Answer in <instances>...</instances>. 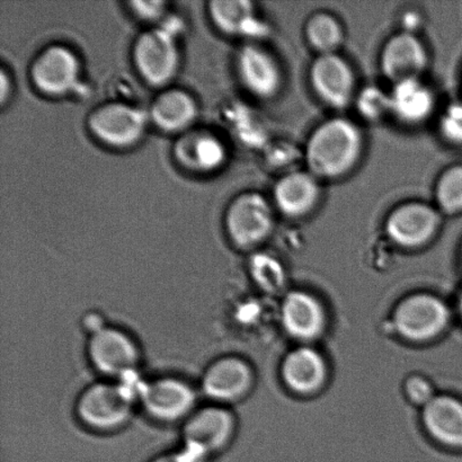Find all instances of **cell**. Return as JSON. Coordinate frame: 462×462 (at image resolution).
<instances>
[{
  "label": "cell",
  "mask_w": 462,
  "mask_h": 462,
  "mask_svg": "<svg viewBox=\"0 0 462 462\" xmlns=\"http://www.w3.org/2000/svg\"><path fill=\"white\" fill-rule=\"evenodd\" d=\"M235 425L234 415L223 405L200 407L183 423L185 448L191 456L216 455L230 442Z\"/></svg>",
  "instance_id": "277c9868"
},
{
  "label": "cell",
  "mask_w": 462,
  "mask_h": 462,
  "mask_svg": "<svg viewBox=\"0 0 462 462\" xmlns=\"http://www.w3.org/2000/svg\"><path fill=\"white\" fill-rule=\"evenodd\" d=\"M142 404L148 416L157 422L184 423L197 410V392L183 379L164 377L146 384Z\"/></svg>",
  "instance_id": "52a82bcc"
},
{
  "label": "cell",
  "mask_w": 462,
  "mask_h": 462,
  "mask_svg": "<svg viewBox=\"0 0 462 462\" xmlns=\"http://www.w3.org/2000/svg\"><path fill=\"white\" fill-rule=\"evenodd\" d=\"M197 113V103L191 95L182 89H170L152 103L151 117L158 128L178 133L192 124Z\"/></svg>",
  "instance_id": "e0dca14e"
},
{
  "label": "cell",
  "mask_w": 462,
  "mask_h": 462,
  "mask_svg": "<svg viewBox=\"0 0 462 462\" xmlns=\"http://www.w3.org/2000/svg\"><path fill=\"white\" fill-rule=\"evenodd\" d=\"M131 8L137 14V16L144 21H156L164 16L167 3L165 2H131Z\"/></svg>",
  "instance_id": "f1b7e54d"
},
{
  "label": "cell",
  "mask_w": 462,
  "mask_h": 462,
  "mask_svg": "<svg viewBox=\"0 0 462 462\" xmlns=\"http://www.w3.org/2000/svg\"><path fill=\"white\" fill-rule=\"evenodd\" d=\"M274 196L276 205L285 215L297 217L306 214L315 205L319 188L310 175L292 173L280 180Z\"/></svg>",
  "instance_id": "ffe728a7"
},
{
  "label": "cell",
  "mask_w": 462,
  "mask_h": 462,
  "mask_svg": "<svg viewBox=\"0 0 462 462\" xmlns=\"http://www.w3.org/2000/svg\"><path fill=\"white\" fill-rule=\"evenodd\" d=\"M209 13L215 25L227 34H243L252 31L254 8L247 0H214Z\"/></svg>",
  "instance_id": "603a6c76"
},
{
  "label": "cell",
  "mask_w": 462,
  "mask_h": 462,
  "mask_svg": "<svg viewBox=\"0 0 462 462\" xmlns=\"http://www.w3.org/2000/svg\"><path fill=\"white\" fill-rule=\"evenodd\" d=\"M316 92L330 106L342 107L350 101L353 75L350 67L333 53L323 54L311 68Z\"/></svg>",
  "instance_id": "7c38bea8"
},
{
  "label": "cell",
  "mask_w": 462,
  "mask_h": 462,
  "mask_svg": "<svg viewBox=\"0 0 462 462\" xmlns=\"http://www.w3.org/2000/svg\"><path fill=\"white\" fill-rule=\"evenodd\" d=\"M0 88H2L0 98H2V104H4L7 101L8 94L11 93V80L8 79L6 71L4 69L0 72Z\"/></svg>",
  "instance_id": "4dcf8cb0"
},
{
  "label": "cell",
  "mask_w": 462,
  "mask_h": 462,
  "mask_svg": "<svg viewBox=\"0 0 462 462\" xmlns=\"http://www.w3.org/2000/svg\"><path fill=\"white\" fill-rule=\"evenodd\" d=\"M439 205L447 212L462 209V167L457 166L443 174L438 184Z\"/></svg>",
  "instance_id": "d4e9b609"
},
{
  "label": "cell",
  "mask_w": 462,
  "mask_h": 462,
  "mask_svg": "<svg viewBox=\"0 0 462 462\" xmlns=\"http://www.w3.org/2000/svg\"><path fill=\"white\" fill-rule=\"evenodd\" d=\"M146 112L129 104L113 102L97 108L88 117V128L107 146H133L147 128Z\"/></svg>",
  "instance_id": "8992f818"
},
{
  "label": "cell",
  "mask_w": 462,
  "mask_h": 462,
  "mask_svg": "<svg viewBox=\"0 0 462 462\" xmlns=\"http://www.w3.org/2000/svg\"><path fill=\"white\" fill-rule=\"evenodd\" d=\"M357 107L368 119H377L384 112L391 110V97L383 94L382 89L369 88L360 95Z\"/></svg>",
  "instance_id": "4316f807"
},
{
  "label": "cell",
  "mask_w": 462,
  "mask_h": 462,
  "mask_svg": "<svg viewBox=\"0 0 462 462\" xmlns=\"http://www.w3.org/2000/svg\"><path fill=\"white\" fill-rule=\"evenodd\" d=\"M438 216L431 208L420 203L401 207L391 216L387 230L391 237L404 246H418L431 237Z\"/></svg>",
  "instance_id": "5bb4252c"
},
{
  "label": "cell",
  "mask_w": 462,
  "mask_h": 462,
  "mask_svg": "<svg viewBox=\"0 0 462 462\" xmlns=\"http://www.w3.org/2000/svg\"><path fill=\"white\" fill-rule=\"evenodd\" d=\"M384 75L396 84L409 79H418L427 62L422 44L410 34L393 38L383 52Z\"/></svg>",
  "instance_id": "4fadbf2b"
},
{
  "label": "cell",
  "mask_w": 462,
  "mask_h": 462,
  "mask_svg": "<svg viewBox=\"0 0 462 462\" xmlns=\"http://www.w3.org/2000/svg\"><path fill=\"white\" fill-rule=\"evenodd\" d=\"M252 383V371L246 362L236 356H224L212 362L201 379L203 393L217 405L237 401Z\"/></svg>",
  "instance_id": "8fae6325"
},
{
  "label": "cell",
  "mask_w": 462,
  "mask_h": 462,
  "mask_svg": "<svg viewBox=\"0 0 462 462\" xmlns=\"http://www.w3.org/2000/svg\"><path fill=\"white\" fill-rule=\"evenodd\" d=\"M256 278L265 288L273 290L283 283L284 273L282 266L274 258L267 255H258L253 263Z\"/></svg>",
  "instance_id": "484cf974"
},
{
  "label": "cell",
  "mask_w": 462,
  "mask_h": 462,
  "mask_svg": "<svg viewBox=\"0 0 462 462\" xmlns=\"http://www.w3.org/2000/svg\"><path fill=\"white\" fill-rule=\"evenodd\" d=\"M407 389H409L410 396L419 402L428 401L430 393H431L429 384L420 378L411 379Z\"/></svg>",
  "instance_id": "f546056e"
},
{
  "label": "cell",
  "mask_w": 462,
  "mask_h": 462,
  "mask_svg": "<svg viewBox=\"0 0 462 462\" xmlns=\"http://www.w3.org/2000/svg\"><path fill=\"white\" fill-rule=\"evenodd\" d=\"M31 77L40 92L60 97L72 92L79 84L80 62L65 45H51L32 63Z\"/></svg>",
  "instance_id": "ba28073f"
},
{
  "label": "cell",
  "mask_w": 462,
  "mask_h": 462,
  "mask_svg": "<svg viewBox=\"0 0 462 462\" xmlns=\"http://www.w3.org/2000/svg\"><path fill=\"white\" fill-rule=\"evenodd\" d=\"M431 92L418 79H409L396 84L391 95V110L401 120L416 124L425 119L432 111Z\"/></svg>",
  "instance_id": "7402d4cb"
},
{
  "label": "cell",
  "mask_w": 462,
  "mask_h": 462,
  "mask_svg": "<svg viewBox=\"0 0 462 462\" xmlns=\"http://www.w3.org/2000/svg\"><path fill=\"white\" fill-rule=\"evenodd\" d=\"M360 149L361 135L355 125L342 119L328 121L311 135L308 164L317 175L335 178L351 169Z\"/></svg>",
  "instance_id": "6da1fadb"
},
{
  "label": "cell",
  "mask_w": 462,
  "mask_h": 462,
  "mask_svg": "<svg viewBox=\"0 0 462 462\" xmlns=\"http://www.w3.org/2000/svg\"><path fill=\"white\" fill-rule=\"evenodd\" d=\"M282 319L288 332L299 338L315 337L324 325L319 303L303 292H292L285 298Z\"/></svg>",
  "instance_id": "ac0fdd59"
},
{
  "label": "cell",
  "mask_w": 462,
  "mask_h": 462,
  "mask_svg": "<svg viewBox=\"0 0 462 462\" xmlns=\"http://www.w3.org/2000/svg\"><path fill=\"white\" fill-rule=\"evenodd\" d=\"M88 356L90 365L107 378H122L133 373L140 362L137 342L128 333L104 326L89 335Z\"/></svg>",
  "instance_id": "5b68a950"
},
{
  "label": "cell",
  "mask_w": 462,
  "mask_h": 462,
  "mask_svg": "<svg viewBox=\"0 0 462 462\" xmlns=\"http://www.w3.org/2000/svg\"><path fill=\"white\" fill-rule=\"evenodd\" d=\"M271 227L272 211L260 194L246 193L236 198L226 215L229 237L239 247L260 243Z\"/></svg>",
  "instance_id": "9c48e42d"
},
{
  "label": "cell",
  "mask_w": 462,
  "mask_h": 462,
  "mask_svg": "<svg viewBox=\"0 0 462 462\" xmlns=\"http://www.w3.org/2000/svg\"><path fill=\"white\" fill-rule=\"evenodd\" d=\"M178 27L174 21L166 23L162 27L144 32L135 41L134 65L147 83L165 85L178 71L180 52L175 40Z\"/></svg>",
  "instance_id": "3957f363"
},
{
  "label": "cell",
  "mask_w": 462,
  "mask_h": 462,
  "mask_svg": "<svg viewBox=\"0 0 462 462\" xmlns=\"http://www.w3.org/2000/svg\"><path fill=\"white\" fill-rule=\"evenodd\" d=\"M324 375V361L319 353L310 348H299L284 361L283 377L294 391H314L323 383Z\"/></svg>",
  "instance_id": "44dd1931"
},
{
  "label": "cell",
  "mask_w": 462,
  "mask_h": 462,
  "mask_svg": "<svg viewBox=\"0 0 462 462\" xmlns=\"http://www.w3.org/2000/svg\"><path fill=\"white\" fill-rule=\"evenodd\" d=\"M307 36L317 50L328 54L341 42L342 31L332 16L319 14L308 23Z\"/></svg>",
  "instance_id": "cb8c5ba5"
},
{
  "label": "cell",
  "mask_w": 462,
  "mask_h": 462,
  "mask_svg": "<svg viewBox=\"0 0 462 462\" xmlns=\"http://www.w3.org/2000/svg\"><path fill=\"white\" fill-rule=\"evenodd\" d=\"M449 319L445 303L436 297H411L402 303L396 311L398 330L405 337L422 341L441 332Z\"/></svg>",
  "instance_id": "30bf717a"
},
{
  "label": "cell",
  "mask_w": 462,
  "mask_h": 462,
  "mask_svg": "<svg viewBox=\"0 0 462 462\" xmlns=\"http://www.w3.org/2000/svg\"><path fill=\"white\" fill-rule=\"evenodd\" d=\"M460 310H461V312H462V297H461V299H460Z\"/></svg>",
  "instance_id": "d6a6232c"
},
{
  "label": "cell",
  "mask_w": 462,
  "mask_h": 462,
  "mask_svg": "<svg viewBox=\"0 0 462 462\" xmlns=\"http://www.w3.org/2000/svg\"><path fill=\"white\" fill-rule=\"evenodd\" d=\"M152 462H189L187 455L167 454L158 457Z\"/></svg>",
  "instance_id": "1f68e13d"
},
{
  "label": "cell",
  "mask_w": 462,
  "mask_h": 462,
  "mask_svg": "<svg viewBox=\"0 0 462 462\" xmlns=\"http://www.w3.org/2000/svg\"><path fill=\"white\" fill-rule=\"evenodd\" d=\"M425 424L434 438L447 445L462 447V404L450 397H439L427 405Z\"/></svg>",
  "instance_id": "d6986e66"
},
{
  "label": "cell",
  "mask_w": 462,
  "mask_h": 462,
  "mask_svg": "<svg viewBox=\"0 0 462 462\" xmlns=\"http://www.w3.org/2000/svg\"><path fill=\"white\" fill-rule=\"evenodd\" d=\"M175 156L188 169L208 173L223 166L226 148L217 135L206 131H194L179 140Z\"/></svg>",
  "instance_id": "9a60e30c"
},
{
  "label": "cell",
  "mask_w": 462,
  "mask_h": 462,
  "mask_svg": "<svg viewBox=\"0 0 462 462\" xmlns=\"http://www.w3.org/2000/svg\"><path fill=\"white\" fill-rule=\"evenodd\" d=\"M240 79L253 94L270 97L279 88L280 71L273 59L260 48L248 45L238 56Z\"/></svg>",
  "instance_id": "2e32d148"
},
{
  "label": "cell",
  "mask_w": 462,
  "mask_h": 462,
  "mask_svg": "<svg viewBox=\"0 0 462 462\" xmlns=\"http://www.w3.org/2000/svg\"><path fill=\"white\" fill-rule=\"evenodd\" d=\"M442 134L450 142L462 144V104L448 108L441 121Z\"/></svg>",
  "instance_id": "83f0119b"
},
{
  "label": "cell",
  "mask_w": 462,
  "mask_h": 462,
  "mask_svg": "<svg viewBox=\"0 0 462 462\" xmlns=\"http://www.w3.org/2000/svg\"><path fill=\"white\" fill-rule=\"evenodd\" d=\"M133 410L128 393L112 383L90 384L76 402V414L80 423L99 433L115 432L125 427Z\"/></svg>",
  "instance_id": "7a4b0ae2"
}]
</instances>
